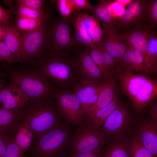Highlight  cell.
<instances>
[{"label": "cell", "instance_id": "obj_1", "mask_svg": "<svg viewBox=\"0 0 157 157\" xmlns=\"http://www.w3.org/2000/svg\"><path fill=\"white\" fill-rule=\"evenodd\" d=\"M3 73V77L9 83L25 94L29 104L53 98L57 87L36 69L23 66H9Z\"/></svg>", "mask_w": 157, "mask_h": 157}, {"label": "cell", "instance_id": "obj_2", "mask_svg": "<svg viewBox=\"0 0 157 157\" xmlns=\"http://www.w3.org/2000/svg\"><path fill=\"white\" fill-rule=\"evenodd\" d=\"M64 51L49 52L29 63L57 88L69 89L77 81L75 58Z\"/></svg>", "mask_w": 157, "mask_h": 157}, {"label": "cell", "instance_id": "obj_3", "mask_svg": "<svg viewBox=\"0 0 157 157\" xmlns=\"http://www.w3.org/2000/svg\"><path fill=\"white\" fill-rule=\"evenodd\" d=\"M116 71L120 91L128 97L136 111L141 112L156 97L157 81L120 68Z\"/></svg>", "mask_w": 157, "mask_h": 157}, {"label": "cell", "instance_id": "obj_4", "mask_svg": "<svg viewBox=\"0 0 157 157\" xmlns=\"http://www.w3.org/2000/svg\"><path fill=\"white\" fill-rule=\"evenodd\" d=\"M53 99L30 104L25 107L22 124L33 132L35 137L49 131L60 124L59 113L53 101Z\"/></svg>", "mask_w": 157, "mask_h": 157}, {"label": "cell", "instance_id": "obj_5", "mask_svg": "<svg viewBox=\"0 0 157 157\" xmlns=\"http://www.w3.org/2000/svg\"><path fill=\"white\" fill-rule=\"evenodd\" d=\"M69 135L68 130L59 124L35 137L30 157H58L67 145Z\"/></svg>", "mask_w": 157, "mask_h": 157}, {"label": "cell", "instance_id": "obj_6", "mask_svg": "<svg viewBox=\"0 0 157 157\" xmlns=\"http://www.w3.org/2000/svg\"><path fill=\"white\" fill-rule=\"evenodd\" d=\"M75 30L74 36L76 44L90 48L101 42L103 31L99 20L93 16L81 12L75 13L70 20Z\"/></svg>", "mask_w": 157, "mask_h": 157}, {"label": "cell", "instance_id": "obj_7", "mask_svg": "<svg viewBox=\"0 0 157 157\" xmlns=\"http://www.w3.org/2000/svg\"><path fill=\"white\" fill-rule=\"evenodd\" d=\"M70 22L68 19L54 21L47 28L46 40L47 51L69 52L76 49L74 36L72 35Z\"/></svg>", "mask_w": 157, "mask_h": 157}, {"label": "cell", "instance_id": "obj_8", "mask_svg": "<svg viewBox=\"0 0 157 157\" xmlns=\"http://www.w3.org/2000/svg\"><path fill=\"white\" fill-rule=\"evenodd\" d=\"M48 21L36 29L20 34L21 47L25 58L26 63L38 59L47 51L46 40Z\"/></svg>", "mask_w": 157, "mask_h": 157}, {"label": "cell", "instance_id": "obj_9", "mask_svg": "<svg viewBox=\"0 0 157 157\" xmlns=\"http://www.w3.org/2000/svg\"><path fill=\"white\" fill-rule=\"evenodd\" d=\"M53 98L58 111L67 122L80 126L83 114L81 105L74 92L69 89L57 88Z\"/></svg>", "mask_w": 157, "mask_h": 157}, {"label": "cell", "instance_id": "obj_10", "mask_svg": "<svg viewBox=\"0 0 157 157\" xmlns=\"http://www.w3.org/2000/svg\"><path fill=\"white\" fill-rule=\"evenodd\" d=\"M109 141L103 133L87 124L77 129L72 143L73 154L92 151L101 149Z\"/></svg>", "mask_w": 157, "mask_h": 157}, {"label": "cell", "instance_id": "obj_11", "mask_svg": "<svg viewBox=\"0 0 157 157\" xmlns=\"http://www.w3.org/2000/svg\"><path fill=\"white\" fill-rule=\"evenodd\" d=\"M131 121L128 111L120 100L99 131L109 140L126 138L125 133L129 130Z\"/></svg>", "mask_w": 157, "mask_h": 157}, {"label": "cell", "instance_id": "obj_12", "mask_svg": "<svg viewBox=\"0 0 157 157\" xmlns=\"http://www.w3.org/2000/svg\"><path fill=\"white\" fill-rule=\"evenodd\" d=\"M75 68L77 81H92L102 82L106 78L92 60L89 48L83 50L76 49Z\"/></svg>", "mask_w": 157, "mask_h": 157}, {"label": "cell", "instance_id": "obj_13", "mask_svg": "<svg viewBox=\"0 0 157 157\" xmlns=\"http://www.w3.org/2000/svg\"><path fill=\"white\" fill-rule=\"evenodd\" d=\"M103 35L100 43L121 68L124 54L129 47L124 37L115 28L102 23Z\"/></svg>", "mask_w": 157, "mask_h": 157}, {"label": "cell", "instance_id": "obj_14", "mask_svg": "<svg viewBox=\"0 0 157 157\" xmlns=\"http://www.w3.org/2000/svg\"><path fill=\"white\" fill-rule=\"evenodd\" d=\"M106 80L102 82L76 81L73 85L74 92L81 105L83 116L97 101Z\"/></svg>", "mask_w": 157, "mask_h": 157}, {"label": "cell", "instance_id": "obj_15", "mask_svg": "<svg viewBox=\"0 0 157 157\" xmlns=\"http://www.w3.org/2000/svg\"><path fill=\"white\" fill-rule=\"evenodd\" d=\"M138 122L134 135L154 157H157V119H143Z\"/></svg>", "mask_w": 157, "mask_h": 157}, {"label": "cell", "instance_id": "obj_16", "mask_svg": "<svg viewBox=\"0 0 157 157\" xmlns=\"http://www.w3.org/2000/svg\"><path fill=\"white\" fill-rule=\"evenodd\" d=\"M147 0H133L126 9L122 17L117 20L116 26L125 30L133 28L145 19Z\"/></svg>", "mask_w": 157, "mask_h": 157}, {"label": "cell", "instance_id": "obj_17", "mask_svg": "<svg viewBox=\"0 0 157 157\" xmlns=\"http://www.w3.org/2000/svg\"><path fill=\"white\" fill-rule=\"evenodd\" d=\"M25 107L11 109L0 108V136L8 135L15 138L16 133L22 125Z\"/></svg>", "mask_w": 157, "mask_h": 157}, {"label": "cell", "instance_id": "obj_18", "mask_svg": "<svg viewBox=\"0 0 157 157\" xmlns=\"http://www.w3.org/2000/svg\"><path fill=\"white\" fill-rule=\"evenodd\" d=\"M147 25L141 23L132 29L124 30L120 33L129 46L142 53L144 56L148 43L152 33Z\"/></svg>", "mask_w": 157, "mask_h": 157}, {"label": "cell", "instance_id": "obj_19", "mask_svg": "<svg viewBox=\"0 0 157 157\" xmlns=\"http://www.w3.org/2000/svg\"><path fill=\"white\" fill-rule=\"evenodd\" d=\"M1 103L2 108L6 109L23 108L29 104L27 98L22 91L9 82L2 90Z\"/></svg>", "mask_w": 157, "mask_h": 157}, {"label": "cell", "instance_id": "obj_20", "mask_svg": "<svg viewBox=\"0 0 157 157\" xmlns=\"http://www.w3.org/2000/svg\"><path fill=\"white\" fill-rule=\"evenodd\" d=\"M116 88V83L113 76L106 80L105 85L97 101L88 110L84 116L87 122L98 110L106 106L111 102L117 93Z\"/></svg>", "mask_w": 157, "mask_h": 157}, {"label": "cell", "instance_id": "obj_21", "mask_svg": "<svg viewBox=\"0 0 157 157\" xmlns=\"http://www.w3.org/2000/svg\"><path fill=\"white\" fill-rule=\"evenodd\" d=\"M4 42L19 62L25 63V58L20 42V33L10 22L4 25Z\"/></svg>", "mask_w": 157, "mask_h": 157}, {"label": "cell", "instance_id": "obj_22", "mask_svg": "<svg viewBox=\"0 0 157 157\" xmlns=\"http://www.w3.org/2000/svg\"><path fill=\"white\" fill-rule=\"evenodd\" d=\"M148 75L156 74L157 72V37L153 32L149 40L145 55L143 71Z\"/></svg>", "mask_w": 157, "mask_h": 157}, {"label": "cell", "instance_id": "obj_23", "mask_svg": "<svg viewBox=\"0 0 157 157\" xmlns=\"http://www.w3.org/2000/svg\"><path fill=\"white\" fill-rule=\"evenodd\" d=\"M106 148L102 152L101 157H131L129 140L126 138L112 139Z\"/></svg>", "mask_w": 157, "mask_h": 157}, {"label": "cell", "instance_id": "obj_24", "mask_svg": "<svg viewBox=\"0 0 157 157\" xmlns=\"http://www.w3.org/2000/svg\"><path fill=\"white\" fill-rule=\"evenodd\" d=\"M120 101L119 95L117 93L110 102L98 110L87 122V124L99 131L107 118L117 107Z\"/></svg>", "mask_w": 157, "mask_h": 157}, {"label": "cell", "instance_id": "obj_25", "mask_svg": "<svg viewBox=\"0 0 157 157\" xmlns=\"http://www.w3.org/2000/svg\"><path fill=\"white\" fill-rule=\"evenodd\" d=\"M35 137L33 132L27 126L22 124L16 133L15 141L23 154H24L29 149Z\"/></svg>", "mask_w": 157, "mask_h": 157}, {"label": "cell", "instance_id": "obj_26", "mask_svg": "<svg viewBox=\"0 0 157 157\" xmlns=\"http://www.w3.org/2000/svg\"><path fill=\"white\" fill-rule=\"evenodd\" d=\"M49 16L38 19L17 18L15 26L20 34L27 33L34 30L48 21Z\"/></svg>", "mask_w": 157, "mask_h": 157}, {"label": "cell", "instance_id": "obj_27", "mask_svg": "<svg viewBox=\"0 0 157 157\" xmlns=\"http://www.w3.org/2000/svg\"><path fill=\"white\" fill-rule=\"evenodd\" d=\"M94 16L99 20L107 25L115 28L116 26L117 19L114 18L105 8L101 0L94 5L91 11Z\"/></svg>", "mask_w": 157, "mask_h": 157}, {"label": "cell", "instance_id": "obj_28", "mask_svg": "<svg viewBox=\"0 0 157 157\" xmlns=\"http://www.w3.org/2000/svg\"><path fill=\"white\" fill-rule=\"evenodd\" d=\"M91 58L102 72L107 79L113 76L105 67L103 60L102 54L99 44L96 43L89 48Z\"/></svg>", "mask_w": 157, "mask_h": 157}, {"label": "cell", "instance_id": "obj_29", "mask_svg": "<svg viewBox=\"0 0 157 157\" xmlns=\"http://www.w3.org/2000/svg\"><path fill=\"white\" fill-rule=\"evenodd\" d=\"M129 143L131 157H154L150 152L141 144L135 135L129 140Z\"/></svg>", "mask_w": 157, "mask_h": 157}, {"label": "cell", "instance_id": "obj_30", "mask_svg": "<svg viewBox=\"0 0 157 157\" xmlns=\"http://www.w3.org/2000/svg\"><path fill=\"white\" fill-rule=\"evenodd\" d=\"M17 18L38 19L48 16L42 9L37 10L25 7H19L16 13Z\"/></svg>", "mask_w": 157, "mask_h": 157}, {"label": "cell", "instance_id": "obj_31", "mask_svg": "<svg viewBox=\"0 0 157 157\" xmlns=\"http://www.w3.org/2000/svg\"><path fill=\"white\" fill-rule=\"evenodd\" d=\"M147 6L145 19L148 22L147 25L151 29L157 26V0H147Z\"/></svg>", "mask_w": 157, "mask_h": 157}, {"label": "cell", "instance_id": "obj_32", "mask_svg": "<svg viewBox=\"0 0 157 157\" xmlns=\"http://www.w3.org/2000/svg\"><path fill=\"white\" fill-rule=\"evenodd\" d=\"M6 149L3 157H27L20 150L15 141V138L10 136H5Z\"/></svg>", "mask_w": 157, "mask_h": 157}, {"label": "cell", "instance_id": "obj_33", "mask_svg": "<svg viewBox=\"0 0 157 157\" xmlns=\"http://www.w3.org/2000/svg\"><path fill=\"white\" fill-rule=\"evenodd\" d=\"M56 2L62 19H68L75 13V10L71 0H58Z\"/></svg>", "mask_w": 157, "mask_h": 157}, {"label": "cell", "instance_id": "obj_34", "mask_svg": "<svg viewBox=\"0 0 157 157\" xmlns=\"http://www.w3.org/2000/svg\"><path fill=\"white\" fill-rule=\"evenodd\" d=\"M0 58L10 66H12L15 62H19L3 41H0Z\"/></svg>", "mask_w": 157, "mask_h": 157}, {"label": "cell", "instance_id": "obj_35", "mask_svg": "<svg viewBox=\"0 0 157 157\" xmlns=\"http://www.w3.org/2000/svg\"><path fill=\"white\" fill-rule=\"evenodd\" d=\"M120 68L133 72L134 71L133 49L129 46L124 54Z\"/></svg>", "mask_w": 157, "mask_h": 157}, {"label": "cell", "instance_id": "obj_36", "mask_svg": "<svg viewBox=\"0 0 157 157\" xmlns=\"http://www.w3.org/2000/svg\"><path fill=\"white\" fill-rule=\"evenodd\" d=\"M98 44L104 64L110 72L113 75L114 68L117 67L116 63L103 46L100 43Z\"/></svg>", "mask_w": 157, "mask_h": 157}, {"label": "cell", "instance_id": "obj_37", "mask_svg": "<svg viewBox=\"0 0 157 157\" xmlns=\"http://www.w3.org/2000/svg\"><path fill=\"white\" fill-rule=\"evenodd\" d=\"M15 1L19 7H25L37 10L42 9L43 3L42 0H17Z\"/></svg>", "mask_w": 157, "mask_h": 157}, {"label": "cell", "instance_id": "obj_38", "mask_svg": "<svg viewBox=\"0 0 157 157\" xmlns=\"http://www.w3.org/2000/svg\"><path fill=\"white\" fill-rule=\"evenodd\" d=\"M133 49L134 71L139 72L143 71L144 63V56L138 50Z\"/></svg>", "mask_w": 157, "mask_h": 157}, {"label": "cell", "instance_id": "obj_39", "mask_svg": "<svg viewBox=\"0 0 157 157\" xmlns=\"http://www.w3.org/2000/svg\"><path fill=\"white\" fill-rule=\"evenodd\" d=\"M75 10L77 12L82 10L91 11L94 5H92L88 0H71Z\"/></svg>", "mask_w": 157, "mask_h": 157}, {"label": "cell", "instance_id": "obj_40", "mask_svg": "<svg viewBox=\"0 0 157 157\" xmlns=\"http://www.w3.org/2000/svg\"><path fill=\"white\" fill-rule=\"evenodd\" d=\"M111 8L113 16L117 19L122 17L125 10V7L116 0L113 1Z\"/></svg>", "mask_w": 157, "mask_h": 157}, {"label": "cell", "instance_id": "obj_41", "mask_svg": "<svg viewBox=\"0 0 157 157\" xmlns=\"http://www.w3.org/2000/svg\"><path fill=\"white\" fill-rule=\"evenodd\" d=\"M11 18L10 12L4 9L0 5V25L10 22Z\"/></svg>", "mask_w": 157, "mask_h": 157}, {"label": "cell", "instance_id": "obj_42", "mask_svg": "<svg viewBox=\"0 0 157 157\" xmlns=\"http://www.w3.org/2000/svg\"><path fill=\"white\" fill-rule=\"evenodd\" d=\"M102 153L101 149L92 151L73 154L71 156L67 157H101Z\"/></svg>", "mask_w": 157, "mask_h": 157}, {"label": "cell", "instance_id": "obj_43", "mask_svg": "<svg viewBox=\"0 0 157 157\" xmlns=\"http://www.w3.org/2000/svg\"><path fill=\"white\" fill-rule=\"evenodd\" d=\"M6 137L0 136V157H3L6 149Z\"/></svg>", "mask_w": 157, "mask_h": 157}, {"label": "cell", "instance_id": "obj_44", "mask_svg": "<svg viewBox=\"0 0 157 157\" xmlns=\"http://www.w3.org/2000/svg\"><path fill=\"white\" fill-rule=\"evenodd\" d=\"M157 104L155 105L150 111V115L151 118L157 119Z\"/></svg>", "mask_w": 157, "mask_h": 157}, {"label": "cell", "instance_id": "obj_45", "mask_svg": "<svg viewBox=\"0 0 157 157\" xmlns=\"http://www.w3.org/2000/svg\"><path fill=\"white\" fill-rule=\"evenodd\" d=\"M5 81L4 79L0 80V104L1 102V93L3 88L6 86Z\"/></svg>", "mask_w": 157, "mask_h": 157}, {"label": "cell", "instance_id": "obj_46", "mask_svg": "<svg viewBox=\"0 0 157 157\" xmlns=\"http://www.w3.org/2000/svg\"><path fill=\"white\" fill-rule=\"evenodd\" d=\"M3 2L7 5L10 8L12 11H14V8L13 5L12 1L10 0H4Z\"/></svg>", "mask_w": 157, "mask_h": 157}, {"label": "cell", "instance_id": "obj_47", "mask_svg": "<svg viewBox=\"0 0 157 157\" xmlns=\"http://www.w3.org/2000/svg\"><path fill=\"white\" fill-rule=\"evenodd\" d=\"M117 1L121 4L124 7L125 6L128 5L133 0H116Z\"/></svg>", "mask_w": 157, "mask_h": 157}, {"label": "cell", "instance_id": "obj_48", "mask_svg": "<svg viewBox=\"0 0 157 157\" xmlns=\"http://www.w3.org/2000/svg\"><path fill=\"white\" fill-rule=\"evenodd\" d=\"M4 30L3 25H0V41L4 40Z\"/></svg>", "mask_w": 157, "mask_h": 157}, {"label": "cell", "instance_id": "obj_49", "mask_svg": "<svg viewBox=\"0 0 157 157\" xmlns=\"http://www.w3.org/2000/svg\"><path fill=\"white\" fill-rule=\"evenodd\" d=\"M5 62L3 60L0 58V67L5 69H6L9 65H6Z\"/></svg>", "mask_w": 157, "mask_h": 157}, {"label": "cell", "instance_id": "obj_50", "mask_svg": "<svg viewBox=\"0 0 157 157\" xmlns=\"http://www.w3.org/2000/svg\"><path fill=\"white\" fill-rule=\"evenodd\" d=\"M4 76V73L0 72V80Z\"/></svg>", "mask_w": 157, "mask_h": 157}]
</instances>
